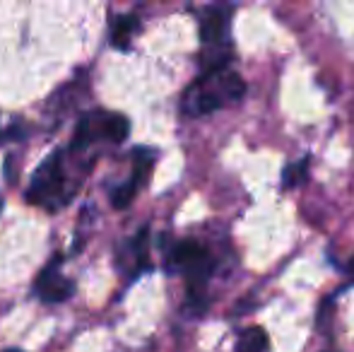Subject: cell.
Returning a JSON list of instances; mask_svg holds the SVG:
<instances>
[{"mask_svg": "<svg viewBox=\"0 0 354 352\" xmlns=\"http://www.w3.org/2000/svg\"><path fill=\"white\" fill-rule=\"evenodd\" d=\"M66 150H53L46 160L34 172L32 181L27 188V201L32 205L46 207V210H58L73 198L75 186L71 183L66 167Z\"/></svg>", "mask_w": 354, "mask_h": 352, "instance_id": "6da1fadb", "label": "cell"}, {"mask_svg": "<svg viewBox=\"0 0 354 352\" xmlns=\"http://www.w3.org/2000/svg\"><path fill=\"white\" fill-rule=\"evenodd\" d=\"M128 133H131V121L123 113H109V111L84 113V116H80L77 126H75L71 150L82 152L99 140L123 142L128 138Z\"/></svg>", "mask_w": 354, "mask_h": 352, "instance_id": "7a4b0ae2", "label": "cell"}, {"mask_svg": "<svg viewBox=\"0 0 354 352\" xmlns=\"http://www.w3.org/2000/svg\"><path fill=\"white\" fill-rule=\"evenodd\" d=\"M34 290H37L39 299L48 302V304H58V302L71 299L73 292H75V285H73V280H68V277L61 272V256L51 259L46 263V268L39 272Z\"/></svg>", "mask_w": 354, "mask_h": 352, "instance_id": "3957f363", "label": "cell"}, {"mask_svg": "<svg viewBox=\"0 0 354 352\" xmlns=\"http://www.w3.org/2000/svg\"><path fill=\"white\" fill-rule=\"evenodd\" d=\"M229 32V10L207 8L201 19V39L205 46H222Z\"/></svg>", "mask_w": 354, "mask_h": 352, "instance_id": "277c9868", "label": "cell"}, {"mask_svg": "<svg viewBox=\"0 0 354 352\" xmlns=\"http://www.w3.org/2000/svg\"><path fill=\"white\" fill-rule=\"evenodd\" d=\"M126 256H131L133 259L131 266H128V270H131L133 275L142 272L145 268L149 266L147 263V230H140L121 251H118V259H126Z\"/></svg>", "mask_w": 354, "mask_h": 352, "instance_id": "5b68a950", "label": "cell"}, {"mask_svg": "<svg viewBox=\"0 0 354 352\" xmlns=\"http://www.w3.org/2000/svg\"><path fill=\"white\" fill-rule=\"evenodd\" d=\"M138 29H140V17H136V15H121L111 24V44L116 48H128L131 37Z\"/></svg>", "mask_w": 354, "mask_h": 352, "instance_id": "8992f818", "label": "cell"}, {"mask_svg": "<svg viewBox=\"0 0 354 352\" xmlns=\"http://www.w3.org/2000/svg\"><path fill=\"white\" fill-rule=\"evenodd\" d=\"M268 350V333L261 326L246 328L236 340V352H266Z\"/></svg>", "mask_w": 354, "mask_h": 352, "instance_id": "52a82bcc", "label": "cell"}, {"mask_svg": "<svg viewBox=\"0 0 354 352\" xmlns=\"http://www.w3.org/2000/svg\"><path fill=\"white\" fill-rule=\"evenodd\" d=\"M152 165H154V152L136 150V162H133V178H131V181L136 183L138 188L147 181L149 172H152Z\"/></svg>", "mask_w": 354, "mask_h": 352, "instance_id": "ba28073f", "label": "cell"}, {"mask_svg": "<svg viewBox=\"0 0 354 352\" xmlns=\"http://www.w3.org/2000/svg\"><path fill=\"white\" fill-rule=\"evenodd\" d=\"M306 172H308V157H304V160L289 165L282 174V186L294 188V186H299V183H304L306 181Z\"/></svg>", "mask_w": 354, "mask_h": 352, "instance_id": "9c48e42d", "label": "cell"}, {"mask_svg": "<svg viewBox=\"0 0 354 352\" xmlns=\"http://www.w3.org/2000/svg\"><path fill=\"white\" fill-rule=\"evenodd\" d=\"M138 191H140V188H138L133 181L121 183L118 188H113V193H111V205H113V207H118V210H123V207L131 205L133 198L138 196Z\"/></svg>", "mask_w": 354, "mask_h": 352, "instance_id": "30bf717a", "label": "cell"}, {"mask_svg": "<svg viewBox=\"0 0 354 352\" xmlns=\"http://www.w3.org/2000/svg\"><path fill=\"white\" fill-rule=\"evenodd\" d=\"M347 272H350V275L354 277V256L350 259V263H347Z\"/></svg>", "mask_w": 354, "mask_h": 352, "instance_id": "8fae6325", "label": "cell"}, {"mask_svg": "<svg viewBox=\"0 0 354 352\" xmlns=\"http://www.w3.org/2000/svg\"><path fill=\"white\" fill-rule=\"evenodd\" d=\"M5 352H22V350H17V348H10V350H5Z\"/></svg>", "mask_w": 354, "mask_h": 352, "instance_id": "7c38bea8", "label": "cell"}, {"mask_svg": "<svg viewBox=\"0 0 354 352\" xmlns=\"http://www.w3.org/2000/svg\"><path fill=\"white\" fill-rule=\"evenodd\" d=\"M0 210H3V201H0Z\"/></svg>", "mask_w": 354, "mask_h": 352, "instance_id": "4fadbf2b", "label": "cell"}]
</instances>
